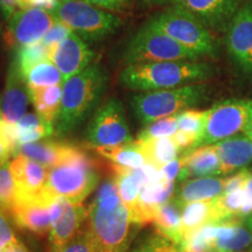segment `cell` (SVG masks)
Here are the masks:
<instances>
[{"mask_svg":"<svg viewBox=\"0 0 252 252\" xmlns=\"http://www.w3.org/2000/svg\"><path fill=\"white\" fill-rule=\"evenodd\" d=\"M87 220L99 252H127L138 225L131 220L113 176L100 185L88 209Z\"/></svg>","mask_w":252,"mask_h":252,"instance_id":"6da1fadb","label":"cell"},{"mask_svg":"<svg viewBox=\"0 0 252 252\" xmlns=\"http://www.w3.org/2000/svg\"><path fill=\"white\" fill-rule=\"evenodd\" d=\"M108 72L98 63L69 77L62 84V100L55 131L71 133L91 115L108 88Z\"/></svg>","mask_w":252,"mask_h":252,"instance_id":"7a4b0ae2","label":"cell"},{"mask_svg":"<svg viewBox=\"0 0 252 252\" xmlns=\"http://www.w3.org/2000/svg\"><path fill=\"white\" fill-rule=\"evenodd\" d=\"M213 75V67L206 62L168 61L128 64L119 74V81L127 89L145 93L202 83Z\"/></svg>","mask_w":252,"mask_h":252,"instance_id":"3957f363","label":"cell"},{"mask_svg":"<svg viewBox=\"0 0 252 252\" xmlns=\"http://www.w3.org/2000/svg\"><path fill=\"white\" fill-rule=\"evenodd\" d=\"M99 175L93 159L83 150L72 146L59 165L48 168L43 190L53 197L82 203L96 188Z\"/></svg>","mask_w":252,"mask_h":252,"instance_id":"277c9868","label":"cell"},{"mask_svg":"<svg viewBox=\"0 0 252 252\" xmlns=\"http://www.w3.org/2000/svg\"><path fill=\"white\" fill-rule=\"evenodd\" d=\"M147 24L163 32L200 58L215 59L219 56L220 45L213 32L185 9L173 6L154 14Z\"/></svg>","mask_w":252,"mask_h":252,"instance_id":"5b68a950","label":"cell"},{"mask_svg":"<svg viewBox=\"0 0 252 252\" xmlns=\"http://www.w3.org/2000/svg\"><path fill=\"white\" fill-rule=\"evenodd\" d=\"M206 84L195 83L174 89L145 91L131 98V108L141 124L147 125L198 105L207 98Z\"/></svg>","mask_w":252,"mask_h":252,"instance_id":"8992f818","label":"cell"},{"mask_svg":"<svg viewBox=\"0 0 252 252\" xmlns=\"http://www.w3.org/2000/svg\"><path fill=\"white\" fill-rule=\"evenodd\" d=\"M56 20L64 24L87 42H99L122 27L118 15L94 6L87 0H59L53 12Z\"/></svg>","mask_w":252,"mask_h":252,"instance_id":"52a82bcc","label":"cell"},{"mask_svg":"<svg viewBox=\"0 0 252 252\" xmlns=\"http://www.w3.org/2000/svg\"><path fill=\"white\" fill-rule=\"evenodd\" d=\"M123 58L126 65L168 61H200L201 59L147 23L128 41Z\"/></svg>","mask_w":252,"mask_h":252,"instance_id":"ba28073f","label":"cell"},{"mask_svg":"<svg viewBox=\"0 0 252 252\" xmlns=\"http://www.w3.org/2000/svg\"><path fill=\"white\" fill-rule=\"evenodd\" d=\"M252 122V100L230 99L206 111V122L197 147L213 145L245 131Z\"/></svg>","mask_w":252,"mask_h":252,"instance_id":"9c48e42d","label":"cell"},{"mask_svg":"<svg viewBox=\"0 0 252 252\" xmlns=\"http://www.w3.org/2000/svg\"><path fill=\"white\" fill-rule=\"evenodd\" d=\"M86 139L93 149L133 141L121 100L111 98L97 109L87 128Z\"/></svg>","mask_w":252,"mask_h":252,"instance_id":"30bf717a","label":"cell"},{"mask_svg":"<svg viewBox=\"0 0 252 252\" xmlns=\"http://www.w3.org/2000/svg\"><path fill=\"white\" fill-rule=\"evenodd\" d=\"M62 201V197H53L42 190L31 200L15 201L9 216L21 230L39 236L49 235L53 223L61 213Z\"/></svg>","mask_w":252,"mask_h":252,"instance_id":"8fae6325","label":"cell"},{"mask_svg":"<svg viewBox=\"0 0 252 252\" xmlns=\"http://www.w3.org/2000/svg\"><path fill=\"white\" fill-rule=\"evenodd\" d=\"M55 21L54 14L48 11L33 7L19 9L8 20L5 41L14 49L40 42Z\"/></svg>","mask_w":252,"mask_h":252,"instance_id":"7c38bea8","label":"cell"},{"mask_svg":"<svg viewBox=\"0 0 252 252\" xmlns=\"http://www.w3.org/2000/svg\"><path fill=\"white\" fill-rule=\"evenodd\" d=\"M225 46L237 67L252 75V7L249 1L232 18L225 32Z\"/></svg>","mask_w":252,"mask_h":252,"instance_id":"4fadbf2b","label":"cell"},{"mask_svg":"<svg viewBox=\"0 0 252 252\" xmlns=\"http://www.w3.org/2000/svg\"><path fill=\"white\" fill-rule=\"evenodd\" d=\"M243 1L244 0H171V4L193 14L212 32L225 33L232 18L244 5Z\"/></svg>","mask_w":252,"mask_h":252,"instance_id":"5bb4252c","label":"cell"},{"mask_svg":"<svg viewBox=\"0 0 252 252\" xmlns=\"http://www.w3.org/2000/svg\"><path fill=\"white\" fill-rule=\"evenodd\" d=\"M175 193V181H168L161 173L154 176L144 188L130 209L131 220L138 226L153 223L154 216L159 208L171 201Z\"/></svg>","mask_w":252,"mask_h":252,"instance_id":"9a60e30c","label":"cell"},{"mask_svg":"<svg viewBox=\"0 0 252 252\" xmlns=\"http://www.w3.org/2000/svg\"><path fill=\"white\" fill-rule=\"evenodd\" d=\"M94 59V50L74 32L59 45L50 47L49 60L61 72L63 82L90 67Z\"/></svg>","mask_w":252,"mask_h":252,"instance_id":"2e32d148","label":"cell"},{"mask_svg":"<svg viewBox=\"0 0 252 252\" xmlns=\"http://www.w3.org/2000/svg\"><path fill=\"white\" fill-rule=\"evenodd\" d=\"M214 252H242L252 245V226L243 217L203 226Z\"/></svg>","mask_w":252,"mask_h":252,"instance_id":"e0dca14e","label":"cell"},{"mask_svg":"<svg viewBox=\"0 0 252 252\" xmlns=\"http://www.w3.org/2000/svg\"><path fill=\"white\" fill-rule=\"evenodd\" d=\"M30 94L26 81L13 59L8 68L4 93L0 99L2 122L15 125L26 115Z\"/></svg>","mask_w":252,"mask_h":252,"instance_id":"ac0fdd59","label":"cell"},{"mask_svg":"<svg viewBox=\"0 0 252 252\" xmlns=\"http://www.w3.org/2000/svg\"><path fill=\"white\" fill-rule=\"evenodd\" d=\"M88 220V209L82 203L63 198L62 209L49 231V252H59L72 241Z\"/></svg>","mask_w":252,"mask_h":252,"instance_id":"d6986e66","label":"cell"},{"mask_svg":"<svg viewBox=\"0 0 252 252\" xmlns=\"http://www.w3.org/2000/svg\"><path fill=\"white\" fill-rule=\"evenodd\" d=\"M11 172L17 189L15 201L31 200L40 195L48 176L47 167L21 156H15L11 161Z\"/></svg>","mask_w":252,"mask_h":252,"instance_id":"ffe728a7","label":"cell"},{"mask_svg":"<svg viewBox=\"0 0 252 252\" xmlns=\"http://www.w3.org/2000/svg\"><path fill=\"white\" fill-rule=\"evenodd\" d=\"M220 157L215 145H206L184 152L179 180L220 175Z\"/></svg>","mask_w":252,"mask_h":252,"instance_id":"44dd1931","label":"cell"},{"mask_svg":"<svg viewBox=\"0 0 252 252\" xmlns=\"http://www.w3.org/2000/svg\"><path fill=\"white\" fill-rule=\"evenodd\" d=\"M214 145L220 157V175L243 169L252 161V139L247 134H236Z\"/></svg>","mask_w":252,"mask_h":252,"instance_id":"7402d4cb","label":"cell"},{"mask_svg":"<svg viewBox=\"0 0 252 252\" xmlns=\"http://www.w3.org/2000/svg\"><path fill=\"white\" fill-rule=\"evenodd\" d=\"M113 179L117 184L119 195L128 210L133 207L144 186L159 173V169L151 163H146L138 169H123L113 167Z\"/></svg>","mask_w":252,"mask_h":252,"instance_id":"603a6c76","label":"cell"},{"mask_svg":"<svg viewBox=\"0 0 252 252\" xmlns=\"http://www.w3.org/2000/svg\"><path fill=\"white\" fill-rule=\"evenodd\" d=\"M225 179L216 176H202V178L188 179L182 181L178 188L175 198L182 206L197 201L214 200L224 193Z\"/></svg>","mask_w":252,"mask_h":252,"instance_id":"cb8c5ba5","label":"cell"},{"mask_svg":"<svg viewBox=\"0 0 252 252\" xmlns=\"http://www.w3.org/2000/svg\"><path fill=\"white\" fill-rule=\"evenodd\" d=\"M216 222H222L217 209L216 198L185 204L180 226L181 242L202 226Z\"/></svg>","mask_w":252,"mask_h":252,"instance_id":"d4e9b609","label":"cell"},{"mask_svg":"<svg viewBox=\"0 0 252 252\" xmlns=\"http://www.w3.org/2000/svg\"><path fill=\"white\" fill-rule=\"evenodd\" d=\"M71 145L53 140L35 141L18 146L14 151L15 156H21L43 165L47 168L59 165L64 159Z\"/></svg>","mask_w":252,"mask_h":252,"instance_id":"484cf974","label":"cell"},{"mask_svg":"<svg viewBox=\"0 0 252 252\" xmlns=\"http://www.w3.org/2000/svg\"><path fill=\"white\" fill-rule=\"evenodd\" d=\"M28 94L37 115L43 121L55 125L61 108L62 84L43 88H28Z\"/></svg>","mask_w":252,"mask_h":252,"instance_id":"4316f807","label":"cell"},{"mask_svg":"<svg viewBox=\"0 0 252 252\" xmlns=\"http://www.w3.org/2000/svg\"><path fill=\"white\" fill-rule=\"evenodd\" d=\"M99 156L113 163V167L123 169H138L147 163L143 151L137 141H131L117 146H105L94 149Z\"/></svg>","mask_w":252,"mask_h":252,"instance_id":"83f0119b","label":"cell"},{"mask_svg":"<svg viewBox=\"0 0 252 252\" xmlns=\"http://www.w3.org/2000/svg\"><path fill=\"white\" fill-rule=\"evenodd\" d=\"M184 206L173 197L171 201L159 208L154 216L153 224L156 225L158 234L171 239L173 243L180 245V226Z\"/></svg>","mask_w":252,"mask_h":252,"instance_id":"f1b7e54d","label":"cell"},{"mask_svg":"<svg viewBox=\"0 0 252 252\" xmlns=\"http://www.w3.org/2000/svg\"><path fill=\"white\" fill-rule=\"evenodd\" d=\"M135 141L143 151L147 163H151L158 169L161 168L166 163L175 160L179 153L181 152L172 137Z\"/></svg>","mask_w":252,"mask_h":252,"instance_id":"f546056e","label":"cell"},{"mask_svg":"<svg viewBox=\"0 0 252 252\" xmlns=\"http://www.w3.org/2000/svg\"><path fill=\"white\" fill-rule=\"evenodd\" d=\"M17 131V147L20 145L35 143L46 138H49L54 133V125L49 124L46 121L34 113H26L23 118L15 124Z\"/></svg>","mask_w":252,"mask_h":252,"instance_id":"4dcf8cb0","label":"cell"},{"mask_svg":"<svg viewBox=\"0 0 252 252\" xmlns=\"http://www.w3.org/2000/svg\"><path fill=\"white\" fill-rule=\"evenodd\" d=\"M28 88H43L63 84V77L58 67L50 60L39 62L25 74Z\"/></svg>","mask_w":252,"mask_h":252,"instance_id":"1f68e13d","label":"cell"},{"mask_svg":"<svg viewBox=\"0 0 252 252\" xmlns=\"http://www.w3.org/2000/svg\"><path fill=\"white\" fill-rule=\"evenodd\" d=\"M49 53L50 47L45 46L40 41V42L21 47V48L17 49V53H15V56L13 59L15 60V62H17L23 76H25V74H26L32 67H34V65L37 64L39 62L45 61V60H49Z\"/></svg>","mask_w":252,"mask_h":252,"instance_id":"d6a6232c","label":"cell"},{"mask_svg":"<svg viewBox=\"0 0 252 252\" xmlns=\"http://www.w3.org/2000/svg\"><path fill=\"white\" fill-rule=\"evenodd\" d=\"M17 200V189L11 172V161L0 165V209L9 214Z\"/></svg>","mask_w":252,"mask_h":252,"instance_id":"836d02e7","label":"cell"},{"mask_svg":"<svg viewBox=\"0 0 252 252\" xmlns=\"http://www.w3.org/2000/svg\"><path fill=\"white\" fill-rule=\"evenodd\" d=\"M176 131H178V119H176V115H173L145 125V127L138 134L137 140H150L172 137Z\"/></svg>","mask_w":252,"mask_h":252,"instance_id":"e575fe53","label":"cell"},{"mask_svg":"<svg viewBox=\"0 0 252 252\" xmlns=\"http://www.w3.org/2000/svg\"><path fill=\"white\" fill-rule=\"evenodd\" d=\"M178 119V130L198 135L200 139L206 122V111L188 109L176 113Z\"/></svg>","mask_w":252,"mask_h":252,"instance_id":"d590c367","label":"cell"},{"mask_svg":"<svg viewBox=\"0 0 252 252\" xmlns=\"http://www.w3.org/2000/svg\"><path fill=\"white\" fill-rule=\"evenodd\" d=\"M130 252H180V249L171 239L156 232L143 239Z\"/></svg>","mask_w":252,"mask_h":252,"instance_id":"8d00e7d4","label":"cell"},{"mask_svg":"<svg viewBox=\"0 0 252 252\" xmlns=\"http://www.w3.org/2000/svg\"><path fill=\"white\" fill-rule=\"evenodd\" d=\"M179 249L180 252H214L212 242L204 232L203 226L186 237Z\"/></svg>","mask_w":252,"mask_h":252,"instance_id":"74e56055","label":"cell"},{"mask_svg":"<svg viewBox=\"0 0 252 252\" xmlns=\"http://www.w3.org/2000/svg\"><path fill=\"white\" fill-rule=\"evenodd\" d=\"M59 252H99L88 228L81 230L72 241Z\"/></svg>","mask_w":252,"mask_h":252,"instance_id":"f35d334b","label":"cell"},{"mask_svg":"<svg viewBox=\"0 0 252 252\" xmlns=\"http://www.w3.org/2000/svg\"><path fill=\"white\" fill-rule=\"evenodd\" d=\"M71 32L72 31L68 26L56 20L53 24V26L49 28V31L47 32L46 35L42 37L41 42L47 47H54L70 35Z\"/></svg>","mask_w":252,"mask_h":252,"instance_id":"ab89813d","label":"cell"},{"mask_svg":"<svg viewBox=\"0 0 252 252\" xmlns=\"http://www.w3.org/2000/svg\"><path fill=\"white\" fill-rule=\"evenodd\" d=\"M5 214V212L0 209V252L4 251L7 245L18 241L14 230Z\"/></svg>","mask_w":252,"mask_h":252,"instance_id":"60d3db41","label":"cell"},{"mask_svg":"<svg viewBox=\"0 0 252 252\" xmlns=\"http://www.w3.org/2000/svg\"><path fill=\"white\" fill-rule=\"evenodd\" d=\"M250 171L247 168L241 169V171L236 173V174L231 175L230 178L225 179V185H224V193L228 194L231 193V191L238 190V189L244 188L245 184H247L249 175H250Z\"/></svg>","mask_w":252,"mask_h":252,"instance_id":"b9f144b4","label":"cell"},{"mask_svg":"<svg viewBox=\"0 0 252 252\" xmlns=\"http://www.w3.org/2000/svg\"><path fill=\"white\" fill-rule=\"evenodd\" d=\"M87 1L108 12L125 11L131 4V0H87Z\"/></svg>","mask_w":252,"mask_h":252,"instance_id":"7bdbcfd3","label":"cell"},{"mask_svg":"<svg viewBox=\"0 0 252 252\" xmlns=\"http://www.w3.org/2000/svg\"><path fill=\"white\" fill-rule=\"evenodd\" d=\"M58 4L59 0H21V9L33 7L53 13L58 7Z\"/></svg>","mask_w":252,"mask_h":252,"instance_id":"ee69618b","label":"cell"},{"mask_svg":"<svg viewBox=\"0 0 252 252\" xmlns=\"http://www.w3.org/2000/svg\"><path fill=\"white\" fill-rule=\"evenodd\" d=\"M181 171V158H176L173 161L166 163L165 166L160 168V173L163 178L168 181H175Z\"/></svg>","mask_w":252,"mask_h":252,"instance_id":"f6af8a7d","label":"cell"},{"mask_svg":"<svg viewBox=\"0 0 252 252\" xmlns=\"http://www.w3.org/2000/svg\"><path fill=\"white\" fill-rule=\"evenodd\" d=\"M19 9H21V0H0V11L7 21Z\"/></svg>","mask_w":252,"mask_h":252,"instance_id":"bcb514c9","label":"cell"},{"mask_svg":"<svg viewBox=\"0 0 252 252\" xmlns=\"http://www.w3.org/2000/svg\"><path fill=\"white\" fill-rule=\"evenodd\" d=\"M245 193V203L243 209H242V217H247L252 214V172L249 175L247 184L244 186Z\"/></svg>","mask_w":252,"mask_h":252,"instance_id":"7dc6e473","label":"cell"},{"mask_svg":"<svg viewBox=\"0 0 252 252\" xmlns=\"http://www.w3.org/2000/svg\"><path fill=\"white\" fill-rule=\"evenodd\" d=\"M2 252H31L20 241H15L7 245Z\"/></svg>","mask_w":252,"mask_h":252,"instance_id":"c3c4849f","label":"cell"},{"mask_svg":"<svg viewBox=\"0 0 252 252\" xmlns=\"http://www.w3.org/2000/svg\"><path fill=\"white\" fill-rule=\"evenodd\" d=\"M143 5L154 6V5H163L167 2H171V0H139Z\"/></svg>","mask_w":252,"mask_h":252,"instance_id":"681fc988","label":"cell"},{"mask_svg":"<svg viewBox=\"0 0 252 252\" xmlns=\"http://www.w3.org/2000/svg\"><path fill=\"white\" fill-rule=\"evenodd\" d=\"M244 133L248 135L249 138H250V139H252V122L250 123V124H249V126L247 128H245V131H244Z\"/></svg>","mask_w":252,"mask_h":252,"instance_id":"f907efd6","label":"cell"},{"mask_svg":"<svg viewBox=\"0 0 252 252\" xmlns=\"http://www.w3.org/2000/svg\"><path fill=\"white\" fill-rule=\"evenodd\" d=\"M248 217V219H247V220H248V223H249V224H250L251 226H252V214H251V215H249V216H247Z\"/></svg>","mask_w":252,"mask_h":252,"instance_id":"816d5d0a","label":"cell"},{"mask_svg":"<svg viewBox=\"0 0 252 252\" xmlns=\"http://www.w3.org/2000/svg\"><path fill=\"white\" fill-rule=\"evenodd\" d=\"M0 121H2V119H1V111H0Z\"/></svg>","mask_w":252,"mask_h":252,"instance_id":"f5cc1de1","label":"cell"},{"mask_svg":"<svg viewBox=\"0 0 252 252\" xmlns=\"http://www.w3.org/2000/svg\"><path fill=\"white\" fill-rule=\"evenodd\" d=\"M249 2H250V5H251V7H252V0H250V1H249Z\"/></svg>","mask_w":252,"mask_h":252,"instance_id":"db71d44e","label":"cell"},{"mask_svg":"<svg viewBox=\"0 0 252 252\" xmlns=\"http://www.w3.org/2000/svg\"><path fill=\"white\" fill-rule=\"evenodd\" d=\"M242 252H243V251H242Z\"/></svg>","mask_w":252,"mask_h":252,"instance_id":"11a10c76","label":"cell"}]
</instances>
